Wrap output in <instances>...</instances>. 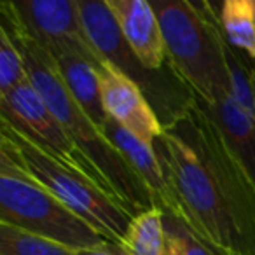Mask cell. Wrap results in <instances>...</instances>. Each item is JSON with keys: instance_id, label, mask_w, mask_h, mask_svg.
<instances>
[{"instance_id": "cell-19", "label": "cell", "mask_w": 255, "mask_h": 255, "mask_svg": "<svg viewBox=\"0 0 255 255\" xmlns=\"http://www.w3.org/2000/svg\"><path fill=\"white\" fill-rule=\"evenodd\" d=\"M75 254L77 255H128L124 252V248L121 247V243H116V241H107V243L100 245V247L75 252Z\"/></svg>"}, {"instance_id": "cell-20", "label": "cell", "mask_w": 255, "mask_h": 255, "mask_svg": "<svg viewBox=\"0 0 255 255\" xmlns=\"http://www.w3.org/2000/svg\"><path fill=\"white\" fill-rule=\"evenodd\" d=\"M252 86H254V95H255V61H252Z\"/></svg>"}, {"instance_id": "cell-16", "label": "cell", "mask_w": 255, "mask_h": 255, "mask_svg": "<svg viewBox=\"0 0 255 255\" xmlns=\"http://www.w3.org/2000/svg\"><path fill=\"white\" fill-rule=\"evenodd\" d=\"M0 255H77L72 248L0 222Z\"/></svg>"}, {"instance_id": "cell-6", "label": "cell", "mask_w": 255, "mask_h": 255, "mask_svg": "<svg viewBox=\"0 0 255 255\" xmlns=\"http://www.w3.org/2000/svg\"><path fill=\"white\" fill-rule=\"evenodd\" d=\"M79 12L95 51L105 63L117 68L142 89L163 128L184 116L196 100V95L178 77L171 65L159 72L143 67L121 33L107 0H79Z\"/></svg>"}, {"instance_id": "cell-18", "label": "cell", "mask_w": 255, "mask_h": 255, "mask_svg": "<svg viewBox=\"0 0 255 255\" xmlns=\"http://www.w3.org/2000/svg\"><path fill=\"white\" fill-rule=\"evenodd\" d=\"M166 255H220L210 245L199 240L182 220L164 213Z\"/></svg>"}, {"instance_id": "cell-5", "label": "cell", "mask_w": 255, "mask_h": 255, "mask_svg": "<svg viewBox=\"0 0 255 255\" xmlns=\"http://www.w3.org/2000/svg\"><path fill=\"white\" fill-rule=\"evenodd\" d=\"M0 133L14 142L26 173L77 213L109 241L121 243L133 215L116 201L86 171L58 159L46 149L25 136L5 121H0Z\"/></svg>"}, {"instance_id": "cell-17", "label": "cell", "mask_w": 255, "mask_h": 255, "mask_svg": "<svg viewBox=\"0 0 255 255\" xmlns=\"http://www.w3.org/2000/svg\"><path fill=\"white\" fill-rule=\"evenodd\" d=\"M23 56L12 40L9 30L0 23V95L9 93L26 81Z\"/></svg>"}, {"instance_id": "cell-14", "label": "cell", "mask_w": 255, "mask_h": 255, "mask_svg": "<svg viewBox=\"0 0 255 255\" xmlns=\"http://www.w3.org/2000/svg\"><path fill=\"white\" fill-rule=\"evenodd\" d=\"M213 5L227 44L255 61V0H224Z\"/></svg>"}, {"instance_id": "cell-9", "label": "cell", "mask_w": 255, "mask_h": 255, "mask_svg": "<svg viewBox=\"0 0 255 255\" xmlns=\"http://www.w3.org/2000/svg\"><path fill=\"white\" fill-rule=\"evenodd\" d=\"M98 75L107 116L145 143L154 145L163 136L164 128L142 89L109 63L100 68Z\"/></svg>"}, {"instance_id": "cell-1", "label": "cell", "mask_w": 255, "mask_h": 255, "mask_svg": "<svg viewBox=\"0 0 255 255\" xmlns=\"http://www.w3.org/2000/svg\"><path fill=\"white\" fill-rule=\"evenodd\" d=\"M180 217L220 255H255V187L198 98L154 142Z\"/></svg>"}, {"instance_id": "cell-8", "label": "cell", "mask_w": 255, "mask_h": 255, "mask_svg": "<svg viewBox=\"0 0 255 255\" xmlns=\"http://www.w3.org/2000/svg\"><path fill=\"white\" fill-rule=\"evenodd\" d=\"M0 121H5L49 154L84 171L77 149L30 79L0 95Z\"/></svg>"}, {"instance_id": "cell-4", "label": "cell", "mask_w": 255, "mask_h": 255, "mask_svg": "<svg viewBox=\"0 0 255 255\" xmlns=\"http://www.w3.org/2000/svg\"><path fill=\"white\" fill-rule=\"evenodd\" d=\"M0 222L56 241L74 252L95 248L109 241L26 173L18 147L2 133Z\"/></svg>"}, {"instance_id": "cell-10", "label": "cell", "mask_w": 255, "mask_h": 255, "mask_svg": "<svg viewBox=\"0 0 255 255\" xmlns=\"http://www.w3.org/2000/svg\"><path fill=\"white\" fill-rule=\"evenodd\" d=\"M121 33L143 67L159 72L168 67V53L159 19L147 0H107Z\"/></svg>"}, {"instance_id": "cell-13", "label": "cell", "mask_w": 255, "mask_h": 255, "mask_svg": "<svg viewBox=\"0 0 255 255\" xmlns=\"http://www.w3.org/2000/svg\"><path fill=\"white\" fill-rule=\"evenodd\" d=\"M51 60L72 98L96 126L102 128L109 116L103 107L98 68L77 53H60L51 56Z\"/></svg>"}, {"instance_id": "cell-15", "label": "cell", "mask_w": 255, "mask_h": 255, "mask_svg": "<svg viewBox=\"0 0 255 255\" xmlns=\"http://www.w3.org/2000/svg\"><path fill=\"white\" fill-rule=\"evenodd\" d=\"M121 247L128 255H166L163 210L152 208L133 217Z\"/></svg>"}, {"instance_id": "cell-3", "label": "cell", "mask_w": 255, "mask_h": 255, "mask_svg": "<svg viewBox=\"0 0 255 255\" xmlns=\"http://www.w3.org/2000/svg\"><path fill=\"white\" fill-rule=\"evenodd\" d=\"M168 63L205 105L231 95L226 39L210 2L154 0Z\"/></svg>"}, {"instance_id": "cell-11", "label": "cell", "mask_w": 255, "mask_h": 255, "mask_svg": "<svg viewBox=\"0 0 255 255\" xmlns=\"http://www.w3.org/2000/svg\"><path fill=\"white\" fill-rule=\"evenodd\" d=\"M102 133L107 136L110 143L124 156V159L131 164L133 170L138 173V177L143 180L147 189L150 191L156 203V208L163 210L166 215H171L175 219L180 217L178 203L175 199L171 187L166 180V173L163 170L159 157L152 145L140 140L126 128L109 117L102 128Z\"/></svg>"}, {"instance_id": "cell-2", "label": "cell", "mask_w": 255, "mask_h": 255, "mask_svg": "<svg viewBox=\"0 0 255 255\" xmlns=\"http://www.w3.org/2000/svg\"><path fill=\"white\" fill-rule=\"evenodd\" d=\"M23 56L30 82L35 86L77 149L84 171L133 217L156 208V203L131 164L107 140L63 84L51 56L32 39L2 21Z\"/></svg>"}, {"instance_id": "cell-12", "label": "cell", "mask_w": 255, "mask_h": 255, "mask_svg": "<svg viewBox=\"0 0 255 255\" xmlns=\"http://www.w3.org/2000/svg\"><path fill=\"white\" fill-rule=\"evenodd\" d=\"M205 107L220 128L229 149L233 150L234 157L255 187V117L238 105L231 95L222 96Z\"/></svg>"}, {"instance_id": "cell-7", "label": "cell", "mask_w": 255, "mask_h": 255, "mask_svg": "<svg viewBox=\"0 0 255 255\" xmlns=\"http://www.w3.org/2000/svg\"><path fill=\"white\" fill-rule=\"evenodd\" d=\"M2 21L40 46L49 56L77 53L96 68L102 60L91 46L79 12V0H2Z\"/></svg>"}]
</instances>
